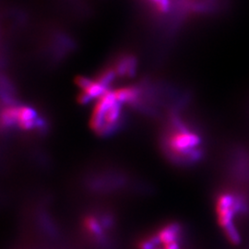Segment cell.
Wrapping results in <instances>:
<instances>
[{
    "instance_id": "cell-1",
    "label": "cell",
    "mask_w": 249,
    "mask_h": 249,
    "mask_svg": "<svg viewBox=\"0 0 249 249\" xmlns=\"http://www.w3.org/2000/svg\"><path fill=\"white\" fill-rule=\"evenodd\" d=\"M166 145L171 154L177 160L192 163L200 160L203 151L199 148L202 142L201 138L193 132L180 119L176 118L172 123Z\"/></svg>"
},
{
    "instance_id": "cell-2",
    "label": "cell",
    "mask_w": 249,
    "mask_h": 249,
    "mask_svg": "<svg viewBox=\"0 0 249 249\" xmlns=\"http://www.w3.org/2000/svg\"><path fill=\"white\" fill-rule=\"evenodd\" d=\"M122 104L109 90L100 97L90 117V127L101 136H107L116 130L121 122Z\"/></svg>"
},
{
    "instance_id": "cell-3",
    "label": "cell",
    "mask_w": 249,
    "mask_h": 249,
    "mask_svg": "<svg viewBox=\"0 0 249 249\" xmlns=\"http://www.w3.org/2000/svg\"><path fill=\"white\" fill-rule=\"evenodd\" d=\"M14 125H17L24 131L45 129V122L39 117L37 111L27 106H14Z\"/></svg>"
},
{
    "instance_id": "cell-4",
    "label": "cell",
    "mask_w": 249,
    "mask_h": 249,
    "mask_svg": "<svg viewBox=\"0 0 249 249\" xmlns=\"http://www.w3.org/2000/svg\"><path fill=\"white\" fill-rule=\"evenodd\" d=\"M115 98L120 104L135 105L140 102L141 89L138 87H124L112 90Z\"/></svg>"
},
{
    "instance_id": "cell-5",
    "label": "cell",
    "mask_w": 249,
    "mask_h": 249,
    "mask_svg": "<svg viewBox=\"0 0 249 249\" xmlns=\"http://www.w3.org/2000/svg\"><path fill=\"white\" fill-rule=\"evenodd\" d=\"M117 76L120 77H131L133 76L136 69V61L131 55H124L116 61L113 68Z\"/></svg>"
},
{
    "instance_id": "cell-6",
    "label": "cell",
    "mask_w": 249,
    "mask_h": 249,
    "mask_svg": "<svg viewBox=\"0 0 249 249\" xmlns=\"http://www.w3.org/2000/svg\"><path fill=\"white\" fill-rule=\"evenodd\" d=\"M180 234V227L177 223L170 224L160 230L158 233V237L160 243L164 245H168L174 242H178V236Z\"/></svg>"
},
{
    "instance_id": "cell-7",
    "label": "cell",
    "mask_w": 249,
    "mask_h": 249,
    "mask_svg": "<svg viewBox=\"0 0 249 249\" xmlns=\"http://www.w3.org/2000/svg\"><path fill=\"white\" fill-rule=\"evenodd\" d=\"M85 226L87 227L89 232H91L94 235H102L103 234V229H102L101 224L93 217H89L85 221Z\"/></svg>"
},
{
    "instance_id": "cell-8",
    "label": "cell",
    "mask_w": 249,
    "mask_h": 249,
    "mask_svg": "<svg viewBox=\"0 0 249 249\" xmlns=\"http://www.w3.org/2000/svg\"><path fill=\"white\" fill-rule=\"evenodd\" d=\"M160 243V241L159 237H158V235L152 236L151 238L142 242L141 249H155L156 246Z\"/></svg>"
},
{
    "instance_id": "cell-9",
    "label": "cell",
    "mask_w": 249,
    "mask_h": 249,
    "mask_svg": "<svg viewBox=\"0 0 249 249\" xmlns=\"http://www.w3.org/2000/svg\"><path fill=\"white\" fill-rule=\"evenodd\" d=\"M152 1L157 9L160 12H167L170 8V0H151Z\"/></svg>"
},
{
    "instance_id": "cell-10",
    "label": "cell",
    "mask_w": 249,
    "mask_h": 249,
    "mask_svg": "<svg viewBox=\"0 0 249 249\" xmlns=\"http://www.w3.org/2000/svg\"><path fill=\"white\" fill-rule=\"evenodd\" d=\"M164 249H179L178 242H174V243H171L168 245H165Z\"/></svg>"
}]
</instances>
